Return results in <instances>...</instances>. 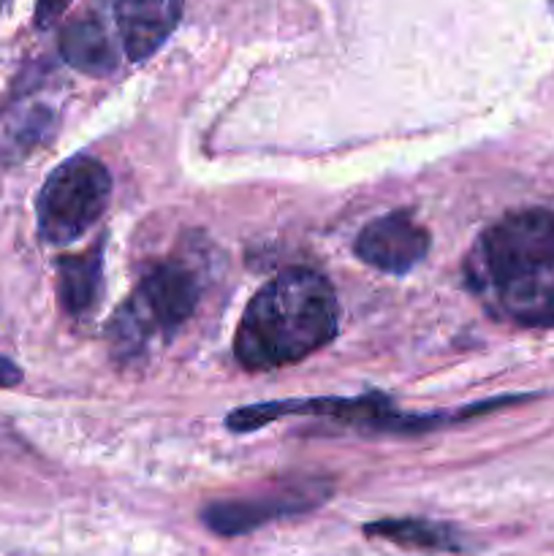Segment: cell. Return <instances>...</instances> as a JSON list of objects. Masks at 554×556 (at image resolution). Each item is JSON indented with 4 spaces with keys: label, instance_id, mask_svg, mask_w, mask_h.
<instances>
[{
    "label": "cell",
    "instance_id": "6da1fadb",
    "mask_svg": "<svg viewBox=\"0 0 554 556\" xmlns=\"http://www.w3.org/2000/svg\"><path fill=\"white\" fill-rule=\"evenodd\" d=\"M465 280L492 318L554 329V212H508L478 233Z\"/></svg>",
    "mask_w": 554,
    "mask_h": 556
},
{
    "label": "cell",
    "instance_id": "7a4b0ae2",
    "mask_svg": "<svg viewBox=\"0 0 554 556\" xmlns=\"http://www.w3.org/2000/svg\"><path fill=\"white\" fill-rule=\"evenodd\" d=\"M340 329L331 282L313 269H288L253 293L234 331V356L250 372L299 364Z\"/></svg>",
    "mask_w": 554,
    "mask_h": 556
},
{
    "label": "cell",
    "instance_id": "3957f363",
    "mask_svg": "<svg viewBox=\"0 0 554 556\" xmlns=\"http://www.w3.org/2000/svg\"><path fill=\"white\" fill-rule=\"evenodd\" d=\"M204 291V271L190 255H172L152 266L112 320V345L123 358L144 353L152 342L172 340L193 315Z\"/></svg>",
    "mask_w": 554,
    "mask_h": 556
},
{
    "label": "cell",
    "instance_id": "277c9868",
    "mask_svg": "<svg viewBox=\"0 0 554 556\" xmlns=\"http://www.w3.org/2000/svg\"><path fill=\"white\" fill-rule=\"evenodd\" d=\"M525 400V396H521ZM519 396H508V400L483 402V405L465 407L451 416H405L394 407V402L383 394H364V396H315V400H286V402H261V405L239 407V410L228 413L226 427L231 432H253V429L266 427V424L277 421V418L288 416H315V418H331V421L351 424V427H362L367 432H432V427L449 421H462V418L478 416V413L494 410L505 402H521Z\"/></svg>",
    "mask_w": 554,
    "mask_h": 556
},
{
    "label": "cell",
    "instance_id": "5b68a950",
    "mask_svg": "<svg viewBox=\"0 0 554 556\" xmlns=\"http://www.w3.org/2000/svg\"><path fill=\"white\" fill-rule=\"evenodd\" d=\"M112 201V174L92 155H74L52 168L36 199L38 237L63 248L85 237Z\"/></svg>",
    "mask_w": 554,
    "mask_h": 556
},
{
    "label": "cell",
    "instance_id": "8992f818",
    "mask_svg": "<svg viewBox=\"0 0 554 556\" xmlns=\"http://www.w3.org/2000/svg\"><path fill=\"white\" fill-rule=\"evenodd\" d=\"M331 492H335V483L326 478H282L248 497L215 500V503L204 505L201 521L215 535L239 538L261 530L272 521L310 514V510L320 508L331 497Z\"/></svg>",
    "mask_w": 554,
    "mask_h": 556
},
{
    "label": "cell",
    "instance_id": "52a82bcc",
    "mask_svg": "<svg viewBox=\"0 0 554 556\" xmlns=\"http://www.w3.org/2000/svg\"><path fill=\"white\" fill-rule=\"evenodd\" d=\"M429 231L416 223V217L405 210L389 212L358 231L353 242V253L373 269L386 271V275H407L416 269L429 253Z\"/></svg>",
    "mask_w": 554,
    "mask_h": 556
},
{
    "label": "cell",
    "instance_id": "ba28073f",
    "mask_svg": "<svg viewBox=\"0 0 554 556\" xmlns=\"http://www.w3.org/2000/svg\"><path fill=\"white\" fill-rule=\"evenodd\" d=\"M185 0H114L119 43L130 63L150 60L182 20Z\"/></svg>",
    "mask_w": 554,
    "mask_h": 556
},
{
    "label": "cell",
    "instance_id": "9c48e42d",
    "mask_svg": "<svg viewBox=\"0 0 554 556\" xmlns=\"http://www.w3.org/2000/svg\"><path fill=\"white\" fill-rule=\"evenodd\" d=\"M103 286V244L58 261V299L71 318H87L98 307Z\"/></svg>",
    "mask_w": 554,
    "mask_h": 556
},
{
    "label": "cell",
    "instance_id": "30bf717a",
    "mask_svg": "<svg viewBox=\"0 0 554 556\" xmlns=\"http://www.w3.org/2000/svg\"><path fill=\"white\" fill-rule=\"evenodd\" d=\"M60 54H63L71 68L96 76V79L114 74L119 65L112 38L103 30L101 22L92 20V16L74 20L63 27V33H60Z\"/></svg>",
    "mask_w": 554,
    "mask_h": 556
},
{
    "label": "cell",
    "instance_id": "8fae6325",
    "mask_svg": "<svg viewBox=\"0 0 554 556\" xmlns=\"http://www.w3.org/2000/svg\"><path fill=\"white\" fill-rule=\"evenodd\" d=\"M362 532L375 541L394 543L411 552H462L459 532L451 525L429 519H380L364 525Z\"/></svg>",
    "mask_w": 554,
    "mask_h": 556
},
{
    "label": "cell",
    "instance_id": "7c38bea8",
    "mask_svg": "<svg viewBox=\"0 0 554 556\" xmlns=\"http://www.w3.org/2000/svg\"><path fill=\"white\" fill-rule=\"evenodd\" d=\"M22 383V369L11 358L0 356V389H14Z\"/></svg>",
    "mask_w": 554,
    "mask_h": 556
},
{
    "label": "cell",
    "instance_id": "4fadbf2b",
    "mask_svg": "<svg viewBox=\"0 0 554 556\" xmlns=\"http://www.w3.org/2000/svg\"><path fill=\"white\" fill-rule=\"evenodd\" d=\"M546 5H549V11H552V14H554V0H546Z\"/></svg>",
    "mask_w": 554,
    "mask_h": 556
},
{
    "label": "cell",
    "instance_id": "5bb4252c",
    "mask_svg": "<svg viewBox=\"0 0 554 556\" xmlns=\"http://www.w3.org/2000/svg\"><path fill=\"white\" fill-rule=\"evenodd\" d=\"M0 3H3V0H0Z\"/></svg>",
    "mask_w": 554,
    "mask_h": 556
}]
</instances>
